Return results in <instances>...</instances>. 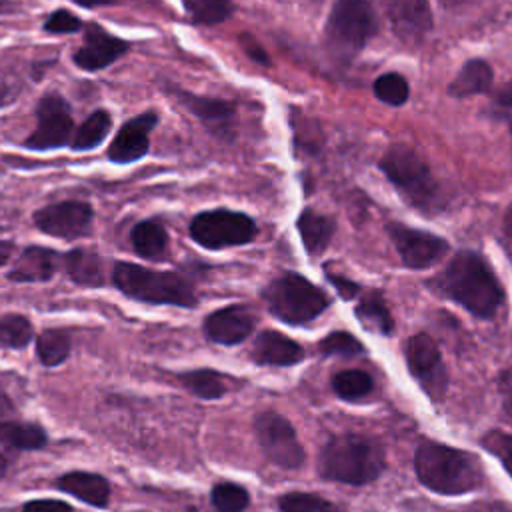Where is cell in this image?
<instances>
[{
	"label": "cell",
	"mask_w": 512,
	"mask_h": 512,
	"mask_svg": "<svg viewBox=\"0 0 512 512\" xmlns=\"http://www.w3.org/2000/svg\"><path fill=\"white\" fill-rule=\"evenodd\" d=\"M436 290L478 318H492L504 302V290L488 262L472 252H458L436 276Z\"/></svg>",
	"instance_id": "cell-1"
},
{
	"label": "cell",
	"mask_w": 512,
	"mask_h": 512,
	"mask_svg": "<svg viewBox=\"0 0 512 512\" xmlns=\"http://www.w3.org/2000/svg\"><path fill=\"white\" fill-rule=\"evenodd\" d=\"M414 470L422 486L444 496L466 494L482 484V468L472 454L436 440L420 442Z\"/></svg>",
	"instance_id": "cell-2"
},
{
	"label": "cell",
	"mask_w": 512,
	"mask_h": 512,
	"mask_svg": "<svg viewBox=\"0 0 512 512\" xmlns=\"http://www.w3.org/2000/svg\"><path fill=\"white\" fill-rule=\"evenodd\" d=\"M386 468L382 448L360 434L332 436L320 450L318 472L322 478L350 486L374 482Z\"/></svg>",
	"instance_id": "cell-3"
},
{
	"label": "cell",
	"mask_w": 512,
	"mask_h": 512,
	"mask_svg": "<svg viewBox=\"0 0 512 512\" xmlns=\"http://www.w3.org/2000/svg\"><path fill=\"white\" fill-rule=\"evenodd\" d=\"M112 280L120 292L138 302L192 308L198 300L192 284L176 272L150 270L132 262H116Z\"/></svg>",
	"instance_id": "cell-4"
},
{
	"label": "cell",
	"mask_w": 512,
	"mask_h": 512,
	"mask_svg": "<svg viewBox=\"0 0 512 512\" xmlns=\"http://www.w3.org/2000/svg\"><path fill=\"white\" fill-rule=\"evenodd\" d=\"M262 298L272 316L292 326L312 322L330 304L324 290L296 272H286L274 278L262 290Z\"/></svg>",
	"instance_id": "cell-5"
},
{
	"label": "cell",
	"mask_w": 512,
	"mask_h": 512,
	"mask_svg": "<svg viewBox=\"0 0 512 512\" xmlns=\"http://www.w3.org/2000/svg\"><path fill=\"white\" fill-rule=\"evenodd\" d=\"M380 168L410 204L422 210L434 208L438 200V184L430 166L418 152L404 144H394L384 152Z\"/></svg>",
	"instance_id": "cell-6"
},
{
	"label": "cell",
	"mask_w": 512,
	"mask_h": 512,
	"mask_svg": "<svg viewBox=\"0 0 512 512\" xmlns=\"http://www.w3.org/2000/svg\"><path fill=\"white\" fill-rule=\"evenodd\" d=\"M376 16L366 0H336L324 28L332 56L352 60L372 38Z\"/></svg>",
	"instance_id": "cell-7"
},
{
	"label": "cell",
	"mask_w": 512,
	"mask_h": 512,
	"mask_svg": "<svg viewBox=\"0 0 512 512\" xmlns=\"http://www.w3.org/2000/svg\"><path fill=\"white\" fill-rule=\"evenodd\" d=\"M190 236L196 244L208 250L240 246L256 238V222L244 212L224 208L206 210L192 218Z\"/></svg>",
	"instance_id": "cell-8"
},
{
	"label": "cell",
	"mask_w": 512,
	"mask_h": 512,
	"mask_svg": "<svg viewBox=\"0 0 512 512\" xmlns=\"http://www.w3.org/2000/svg\"><path fill=\"white\" fill-rule=\"evenodd\" d=\"M254 434L260 450L272 464L284 470H296L304 464V446L300 444L296 430L286 416L272 410L256 414Z\"/></svg>",
	"instance_id": "cell-9"
},
{
	"label": "cell",
	"mask_w": 512,
	"mask_h": 512,
	"mask_svg": "<svg viewBox=\"0 0 512 512\" xmlns=\"http://www.w3.org/2000/svg\"><path fill=\"white\" fill-rule=\"evenodd\" d=\"M404 354L408 370L416 378L420 388L428 394L430 400L442 402L448 386V372L434 338L426 332L410 336L406 340Z\"/></svg>",
	"instance_id": "cell-10"
},
{
	"label": "cell",
	"mask_w": 512,
	"mask_h": 512,
	"mask_svg": "<svg viewBox=\"0 0 512 512\" xmlns=\"http://www.w3.org/2000/svg\"><path fill=\"white\" fill-rule=\"evenodd\" d=\"M74 128L68 102L58 94H46L36 106V128L26 138L24 146L30 150H52L72 142Z\"/></svg>",
	"instance_id": "cell-11"
},
{
	"label": "cell",
	"mask_w": 512,
	"mask_h": 512,
	"mask_svg": "<svg viewBox=\"0 0 512 512\" xmlns=\"http://www.w3.org/2000/svg\"><path fill=\"white\" fill-rule=\"evenodd\" d=\"M94 220L92 206L82 200H62L34 212V224L56 238L76 240L90 232Z\"/></svg>",
	"instance_id": "cell-12"
},
{
	"label": "cell",
	"mask_w": 512,
	"mask_h": 512,
	"mask_svg": "<svg viewBox=\"0 0 512 512\" xmlns=\"http://www.w3.org/2000/svg\"><path fill=\"white\" fill-rule=\"evenodd\" d=\"M386 232L394 242L402 262L414 270H422L436 264L448 252V242L426 230L392 222L386 226Z\"/></svg>",
	"instance_id": "cell-13"
},
{
	"label": "cell",
	"mask_w": 512,
	"mask_h": 512,
	"mask_svg": "<svg viewBox=\"0 0 512 512\" xmlns=\"http://www.w3.org/2000/svg\"><path fill=\"white\" fill-rule=\"evenodd\" d=\"M128 48L130 44L126 40L110 34L96 22H88L84 30V42L72 58L78 68L86 72H96L116 62Z\"/></svg>",
	"instance_id": "cell-14"
},
{
	"label": "cell",
	"mask_w": 512,
	"mask_h": 512,
	"mask_svg": "<svg viewBox=\"0 0 512 512\" xmlns=\"http://www.w3.org/2000/svg\"><path fill=\"white\" fill-rule=\"evenodd\" d=\"M256 326L254 314L242 306V304H232L214 310L212 314L206 316L204 320V334L208 340L224 346L240 344L244 342Z\"/></svg>",
	"instance_id": "cell-15"
},
{
	"label": "cell",
	"mask_w": 512,
	"mask_h": 512,
	"mask_svg": "<svg viewBox=\"0 0 512 512\" xmlns=\"http://www.w3.org/2000/svg\"><path fill=\"white\" fill-rule=\"evenodd\" d=\"M156 112H144L140 116L130 118L124 126H120L118 134L108 146V158L116 164H128L140 160L150 146V130L156 126Z\"/></svg>",
	"instance_id": "cell-16"
},
{
	"label": "cell",
	"mask_w": 512,
	"mask_h": 512,
	"mask_svg": "<svg viewBox=\"0 0 512 512\" xmlns=\"http://www.w3.org/2000/svg\"><path fill=\"white\" fill-rule=\"evenodd\" d=\"M394 32L404 40H420L432 28L428 0H380Z\"/></svg>",
	"instance_id": "cell-17"
},
{
	"label": "cell",
	"mask_w": 512,
	"mask_h": 512,
	"mask_svg": "<svg viewBox=\"0 0 512 512\" xmlns=\"http://www.w3.org/2000/svg\"><path fill=\"white\" fill-rule=\"evenodd\" d=\"M178 100L182 106H186L212 134L224 138L232 134V122H234V106L226 100L218 98H206L196 96L184 90H178Z\"/></svg>",
	"instance_id": "cell-18"
},
{
	"label": "cell",
	"mask_w": 512,
	"mask_h": 512,
	"mask_svg": "<svg viewBox=\"0 0 512 512\" xmlns=\"http://www.w3.org/2000/svg\"><path fill=\"white\" fill-rule=\"evenodd\" d=\"M252 358L262 366H292L304 358V348L276 330H264L256 336Z\"/></svg>",
	"instance_id": "cell-19"
},
{
	"label": "cell",
	"mask_w": 512,
	"mask_h": 512,
	"mask_svg": "<svg viewBox=\"0 0 512 512\" xmlns=\"http://www.w3.org/2000/svg\"><path fill=\"white\" fill-rule=\"evenodd\" d=\"M58 266V254L46 246H28L12 270L8 272V280L12 282H46L54 276Z\"/></svg>",
	"instance_id": "cell-20"
},
{
	"label": "cell",
	"mask_w": 512,
	"mask_h": 512,
	"mask_svg": "<svg viewBox=\"0 0 512 512\" xmlns=\"http://www.w3.org/2000/svg\"><path fill=\"white\" fill-rule=\"evenodd\" d=\"M56 486L62 492L72 494L94 508H106L110 504V484L100 474L82 472V470L66 472L64 476L58 478Z\"/></svg>",
	"instance_id": "cell-21"
},
{
	"label": "cell",
	"mask_w": 512,
	"mask_h": 512,
	"mask_svg": "<svg viewBox=\"0 0 512 512\" xmlns=\"http://www.w3.org/2000/svg\"><path fill=\"white\" fill-rule=\"evenodd\" d=\"M48 442L46 430L36 422L18 420L16 414L8 416L0 424V444L14 452V450H40Z\"/></svg>",
	"instance_id": "cell-22"
},
{
	"label": "cell",
	"mask_w": 512,
	"mask_h": 512,
	"mask_svg": "<svg viewBox=\"0 0 512 512\" xmlns=\"http://www.w3.org/2000/svg\"><path fill=\"white\" fill-rule=\"evenodd\" d=\"M298 232H300V238H302V244L306 248V252L310 256H318L326 250V246L330 244L332 240V234H334V220L324 216V214H318L314 210H302L300 216H298Z\"/></svg>",
	"instance_id": "cell-23"
},
{
	"label": "cell",
	"mask_w": 512,
	"mask_h": 512,
	"mask_svg": "<svg viewBox=\"0 0 512 512\" xmlns=\"http://www.w3.org/2000/svg\"><path fill=\"white\" fill-rule=\"evenodd\" d=\"M492 84V68L484 60H468L454 80L448 84V94L454 98H466L482 94Z\"/></svg>",
	"instance_id": "cell-24"
},
{
	"label": "cell",
	"mask_w": 512,
	"mask_h": 512,
	"mask_svg": "<svg viewBox=\"0 0 512 512\" xmlns=\"http://www.w3.org/2000/svg\"><path fill=\"white\" fill-rule=\"evenodd\" d=\"M132 248L138 256L146 260L162 258L168 248V234L166 228L158 220H142L132 228L130 234Z\"/></svg>",
	"instance_id": "cell-25"
},
{
	"label": "cell",
	"mask_w": 512,
	"mask_h": 512,
	"mask_svg": "<svg viewBox=\"0 0 512 512\" xmlns=\"http://www.w3.org/2000/svg\"><path fill=\"white\" fill-rule=\"evenodd\" d=\"M64 268L68 276L82 286H102L104 284V262L94 252L72 250L64 256Z\"/></svg>",
	"instance_id": "cell-26"
},
{
	"label": "cell",
	"mask_w": 512,
	"mask_h": 512,
	"mask_svg": "<svg viewBox=\"0 0 512 512\" xmlns=\"http://www.w3.org/2000/svg\"><path fill=\"white\" fill-rule=\"evenodd\" d=\"M356 316H358V320H360L366 328H370V330H374V332H378V334L388 336V334H392V330H394L392 314H390V310H388L384 298H382L378 292H370V294H366V296L358 302V306H356Z\"/></svg>",
	"instance_id": "cell-27"
},
{
	"label": "cell",
	"mask_w": 512,
	"mask_h": 512,
	"mask_svg": "<svg viewBox=\"0 0 512 512\" xmlns=\"http://www.w3.org/2000/svg\"><path fill=\"white\" fill-rule=\"evenodd\" d=\"M112 126V118L106 110H96L92 112L74 132L70 148L74 152H84V150H92L96 148L110 132Z\"/></svg>",
	"instance_id": "cell-28"
},
{
	"label": "cell",
	"mask_w": 512,
	"mask_h": 512,
	"mask_svg": "<svg viewBox=\"0 0 512 512\" xmlns=\"http://www.w3.org/2000/svg\"><path fill=\"white\" fill-rule=\"evenodd\" d=\"M70 336L66 330L48 328L36 338V356L44 366H58L70 354Z\"/></svg>",
	"instance_id": "cell-29"
},
{
	"label": "cell",
	"mask_w": 512,
	"mask_h": 512,
	"mask_svg": "<svg viewBox=\"0 0 512 512\" xmlns=\"http://www.w3.org/2000/svg\"><path fill=\"white\" fill-rule=\"evenodd\" d=\"M180 382L184 388H188L194 396L204 400H216L226 394V384L222 380V374L210 368H198L180 374Z\"/></svg>",
	"instance_id": "cell-30"
},
{
	"label": "cell",
	"mask_w": 512,
	"mask_h": 512,
	"mask_svg": "<svg viewBox=\"0 0 512 512\" xmlns=\"http://www.w3.org/2000/svg\"><path fill=\"white\" fill-rule=\"evenodd\" d=\"M332 388L338 398L356 402L360 398H366L374 390V380L364 370H342L334 374Z\"/></svg>",
	"instance_id": "cell-31"
},
{
	"label": "cell",
	"mask_w": 512,
	"mask_h": 512,
	"mask_svg": "<svg viewBox=\"0 0 512 512\" xmlns=\"http://www.w3.org/2000/svg\"><path fill=\"white\" fill-rule=\"evenodd\" d=\"M194 24H220L232 14V0H182Z\"/></svg>",
	"instance_id": "cell-32"
},
{
	"label": "cell",
	"mask_w": 512,
	"mask_h": 512,
	"mask_svg": "<svg viewBox=\"0 0 512 512\" xmlns=\"http://www.w3.org/2000/svg\"><path fill=\"white\" fill-rule=\"evenodd\" d=\"M280 512H342L334 502L310 492H286L278 498Z\"/></svg>",
	"instance_id": "cell-33"
},
{
	"label": "cell",
	"mask_w": 512,
	"mask_h": 512,
	"mask_svg": "<svg viewBox=\"0 0 512 512\" xmlns=\"http://www.w3.org/2000/svg\"><path fill=\"white\" fill-rule=\"evenodd\" d=\"M210 502L218 512H242L250 504V494L234 482H218L210 492Z\"/></svg>",
	"instance_id": "cell-34"
},
{
	"label": "cell",
	"mask_w": 512,
	"mask_h": 512,
	"mask_svg": "<svg viewBox=\"0 0 512 512\" xmlns=\"http://www.w3.org/2000/svg\"><path fill=\"white\" fill-rule=\"evenodd\" d=\"M34 336L32 322L22 314H8L0 318V346L24 348Z\"/></svg>",
	"instance_id": "cell-35"
},
{
	"label": "cell",
	"mask_w": 512,
	"mask_h": 512,
	"mask_svg": "<svg viewBox=\"0 0 512 512\" xmlns=\"http://www.w3.org/2000/svg\"><path fill=\"white\" fill-rule=\"evenodd\" d=\"M408 82L396 72H388L376 78L374 94L380 102L390 106H402L408 100Z\"/></svg>",
	"instance_id": "cell-36"
},
{
	"label": "cell",
	"mask_w": 512,
	"mask_h": 512,
	"mask_svg": "<svg viewBox=\"0 0 512 512\" xmlns=\"http://www.w3.org/2000/svg\"><path fill=\"white\" fill-rule=\"evenodd\" d=\"M318 348L324 356H354L364 350L360 340L348 332H330L320 340Z\"/></svg>",
	"instance_id": "cell-37"
},
{
	"label": "cell",
	"mask_w": 512,
	"mask_h": 512,
	"mask_svg": "<svg viewBox=\"0 0 512 512\" xmlns=\"http://www.w3.org/2000/svg\"><path fill=\"white\" fill-rule=\"evenodd\" d=\"M482 446L494 458L500 460L504 470L512 476V434L504 430H490L482 438Z\"/></svg>",
	"instance_id": "cell-38"
},
{
	"label": "cell",
	"mask_w": 512,
	"mask_h": 512,
	"mask_svg": "<svg viewBox=\"0 0 512 512\" xmlns=\"http://www.w3.org/2000/svg\"><path fill=\"white\" fill-rule=\"evenodd\" d=\"M80 28H82L80 18L68 10H56L44 22V30L52 32V34H68V32H76Z\"/></svg>",
	"instance_id": "cell-39"
},
{
	"label": "cell",
	"mask_w": 512,
	"mask_h": 512,
	"mask_svg": "<svg viewBox=\"0 0 512 512\" xmlns=\"http://www.w3.org/2000/svg\"><path fill=\"white\" fill-rule=\"evenodd\" d=\"M492 112L498 120H504L510 126V132H512V82L504 84L492 96Z\"/></svg>",
	"instance_id": "cell-40"
},
{
	"label": "cell",
	"mask_w": 512,
	"mask_h": 512,
	"mask_svg": "<svg viewBox=\"0 0 512 512\" xmlns=\"http://www.w3.org/2000/svg\"><path fill=\"white\" fill-rule=\"evenodd\" d=\"M22 512H74V508L64 500L42 498V500H28L22 506Z\"/></svg>",
	"instance_id": "cell-41"
},
{
	"label": "cell",
	"mask_w": 512,
	"mask_h": 512,
	"mask_svg": "<svg viewBox=\"0 0 512 512\" xmlns=\"http://www.w3.org/2000/svg\"><path fill=\"white\" fill-rule=\"evenodd\" d=\"M12 414H16L14 412V406H12V402L4 396V394H0V424H2V420H6L8 416H12ZM8 452L10 450H6L2 444H0V478L8 472V468H10V456H8Z\"/></svg>",
	"instance_id": "cell-42"
},
{
	"label": "cell",
	"mask_w": 512,
	"mask_h": 512,
	"mask_svg": "<svg viewBox=\"0 0 512 512\" xmlns=\"http://www.w3.org/2000/svg\"><path fill=\"white\" fill-rule=\"evenodd\" d=\"M328 280L334 284V288L338 290V294L346 300L354 298L358 292H360V286L348 278H342V276H336V274H328Z\"/></svg>",
	"instance_id": "cell-43"
},
{
	"label": "cell",
	"mask_w": 512,
	"mask_h": 512,
	"mask_svg": "<svg viewBox=\"0 0 512 512\" xmlns=\"http://www.w3.org/2000/svg\"><path fill=\"white\" fill-rule=\"evenodd\" d=\"M240 38H242V40H240V44H242L244 52H246L252 60H256V62H260V64H268V56H266L264 48H262V46H258V42H256L252 36L242 34Z\"/></svg>",
	"instance_id": "cell-44"
},
{
	"label": "cell",
	"mask_w": 512,
	"mask_h": 512,
	"mask_svg": "<svg viewBox=\"0 0 512 512\" xmlns=\"http://www.w3.org/2000/svg\"><path fill=\"white\" fill-rule=\"evenodd\" d=\"M74 4L78 6H84V8H94V6H108V4H116L118 0H72Z\"/></svg>",
	"instance_id": "cell-45"
},
{
	"label": "cell",
	"mask_w": 512,
	"mask_h": 512,
	"mask_svg": "<svg viewBox=\"0 0 512 512\" xmlns=\"http://www.w3.org/2000/svg\"><path fill=\"white\" fill-rule=\"evenodd\" d=\"M504 232H506V236L512 240V204L508 206V210H506V214H504Z\"/></svg>",
	"instance_id": "cell-46"
},
{
	"label": "cell",
	"mask_w": 512,
	"mask_h": 512,
	"mask_svg": "<svg viewBox=\"0 0 512 512\" xmlns=\"http://www.w3.org/2000/svg\"><path fill=\"white\" fill-rule=\"evenodd\" d=\"M10 258V244L8 242H0V266H4Z\"/></svg>",
	"instance_id": "cell-47"
},
{
	"label": "cell",
	"mask_w": 512,
	"mask_h": 512,
	"mask_svg": "<svg viewBox=\"0 0 512 512\" xmlns=\"http://www.w3.org/2000/svg\"><path fill=\"white\" fill-rule=\"evenodd\" d=\"M6 10H10V2L0 0V12H6Z\"/></svg>",
	"instance_id": "cell-48"
}]
</instances>
